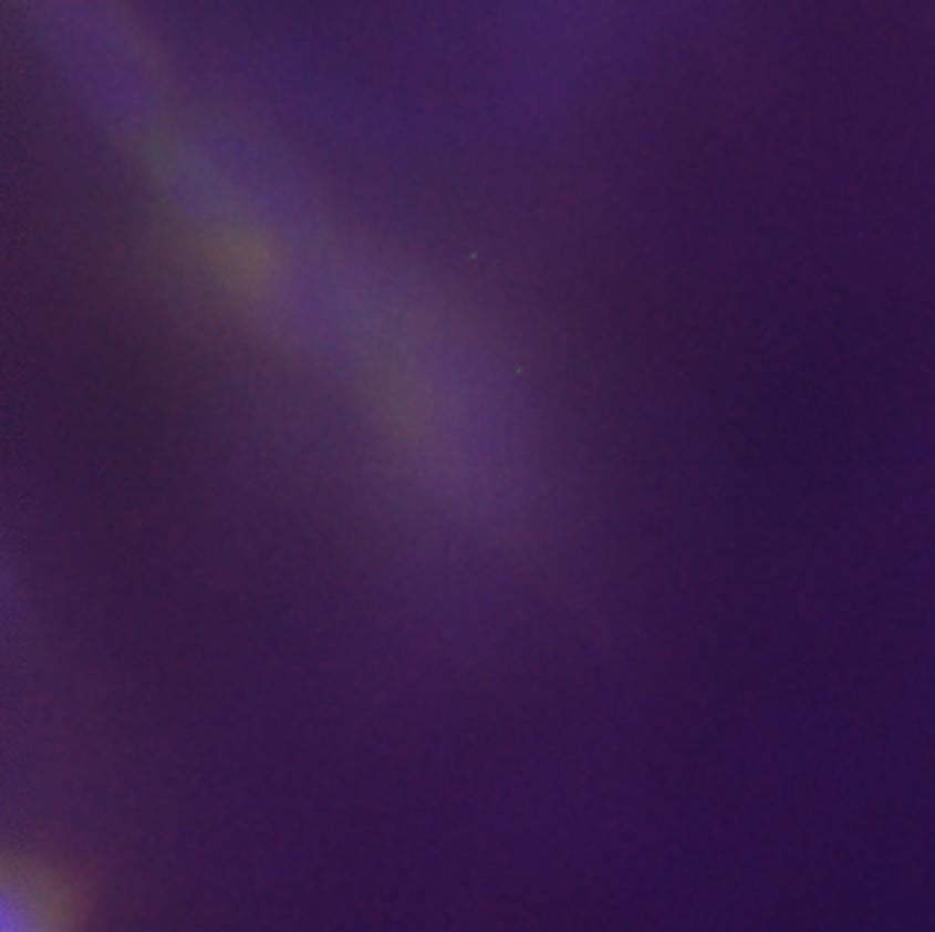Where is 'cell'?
<instances>
[{
	"instance_id": "cell-1",
	"label": "cell",
	"mask_w": 935,
	"mask_h": 932,
	"mask_svg": "<svg viewBox=\"0 0 935 932\" xmlns=\"http://www.w3.org/2000/svg\"><path fill=\"white\" fill-rule=\"evenodd\" d=\"M101 884L89 866L61 853H0V932H92Z\"/></svg>"
}]
</instances>
